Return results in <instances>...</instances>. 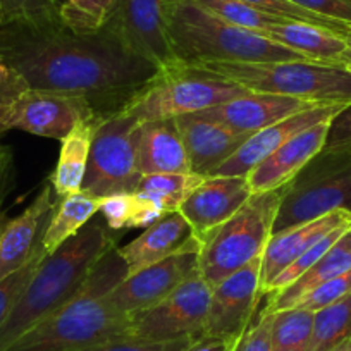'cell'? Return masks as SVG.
<instances>
[{
  "label": "cell",
  "instance_id": "1",
  "mask_svg": "<svg viewBox=\"0 0 351 351\" xmlns=\"http://www.w3.org/2000/svg\"><path fill=\"white\" fill-rule=\"evenodd\" d=\"M0 62L14 69L32 90L83 97L99 117L124 110L158 73L106 26L81 35L62 21L2 25Z\"/></svg>",
  "mask_w": 351,
  "mask_h": 351
},
{
  "label": "cell",
  "instance_id": "2",
  "mask_svg": "<svg viewBox=\"0 0 351 351\" xmlns=\"http://www.w3.org/2000/svg\"><path fill=\"white\" fill-rule=\"evenodd\" d=\"M128 276L117 245L95 263L80 293L45 320L23 334L5 351H83L126 337L130 317L106 302Z\"/></svg>",
  "mask_w": 351,
  "mask_h": 351
},
{
  "label": "cell",
  "instance_id": "3",
  "mask_svg": "<svg viewBox=\"0 0 351 351\" xmlns=\"http://www.w3.org/2000/svg\"><path fill=\"white\" fill-rule=\"evenodd\" d=\"M119 231L92 219L74 238L47 255L0 326V351L45 320L80 293L95 263L117 245Z\"/></svg>",
  "mask_w": 351,
  "mask_h": 351
},
{
  "label": "cell",
  "instance_id": "4",
  "mask_svg": "<svg viewBox=\"0 0 351 351\" xmlns=\"http://www.w3.org/2000/svg\"><path fill=\"white\" fill-rule=\"evenodd\" d=\"M169 38L180 62H285L308 60L262 33L231 25L195 4L176 0Z\"/></svg>",
  "mask_w": 351,
  "mask_h": 351
},
{
  "label": "cell",
  "instance_id": "5",
  "mask_svg": "<svg viewBox=\"0 0 351 351\" xmlns=\"http://www.w3.org/2000/svg\"><path fill=\"white\" fill-rule=\"evenodd\" d=\"M250 92L291 97L310 104L351 106V73L313 60L285 62H197Z\"/></svg>",
  "mask_w": 351,
  "mask_h": 351
},
{
  "label": "cell",
  "instance_id": "6",
  "mask_svg": "<svg viewBox=\"0 0 351 351\" xmlns=\"http://www.w3.org/2000/svg\"><path fill=\"white\" fill-rule=\"evenodd\" d=\"M285 186L253 193L231 219L200 241V274L214 288L263 255L272 236Z\"/></svg>",
  "mask_w": 351,
  "mask_h": 351
},
{
  "label": "cell",
  "instance_id": "7",
  "mask_svg": "<svg viewBox=\"0 0 351 351\" xmlns=\"http://www.w3.org/2000/svg\"><path fill=\"white\" fill-rule=\"evenodd\" d=\"M250 90L191 64L180 62L171 69L158 71L124 107V112L138 123L152 119H174L197 114L245 95Z\"/></svg>",
  "mask_w": 351,
  "mask_h": 351
},
{
  "label": "cell",
  "instance_id": "8",
  "mask_svg": "<svg viewBox=\"0 0 351 351\" xmlns=\"http://www.w3.org/2000/svg\"><path fill=\"white\" fill-rule=\"evenodd\" d=\"M334 210L351 212V148L322 150L286 184L272 234Z\"/></svg>",
  "mask_w": 351,
  "mask_h": 351
},
{
  "label": "cell",
  "instance_id": "9",
  "mask_svg": "<svg viewBox=\"0 0 351 351\" xmlns=\"http://www.w3.org/2000/svg\"><path fill=\"white\" fill-rule=\"evenodd\" d=\"M136 124L124 110L99 121L81 190L99 198L136 191L143 178L134 152Z\"/></svg>",
  "mask_w": 351,
  "mask_h": 351
},
{
  "label": "cell",
  "instance_id": "10",
  "mask_svg": "<svg viewBox=\"0 0 351 351\" xmlns=\"http://www.w3.org/2000/svg\"><path fill=\"white\" fill-rule=\"evenodd\" d=\"M210 296L212 286L202 274L193 276L160 303L131 315L126 339L169 343L186 337H202Z\"/></svg>",
  "mask_w": 351,
  "mask_h": 351
},
{
  "label": "cell",
  "instance_id": "11",
  "mask_svg": "<svg viewBox=\"0 0 351 351\" xmlns=\"http://www.w3.org/2000/svg\"><path fill=\"white\" fill-rule=\"evenodd\" d=\"M176 0H116L106 23L128 49L154 64L158 71L171 69L180 60L169 38V18Z\"/></svg>",
  "mask_w": 351,
  "mask_h": 351
},
{
  "label": "cell",
  "instance_id": "12",
  "mask_svg": "<svg viewBox=\"0 0 351 351\" xmlns=\"http://www.w3.org/2000/svg\"><path fill=\"white\" fill-rule=\"evenodd\" d=\"M198 253L200 241L195 238L174 255L126 276L123 282L106 295L107 305L128 317L152 308L172 295L188 279L200 274Z\"/></svg>",
  "mask_w": 351,
  "mask_h": 351
},
{
  "label": "cell",
  "instance_id": "13",
  "mask_svg": "<svg viewBox=\"0 0 351 351\" xmlns=\"http://www.w3.org/2000/svg\"><path fill=\"white\" fill-rule=\"evenodd\" d=\"M97 116L83 97L26 90L0 114V134L19 130L52 140H64L80 121Z\"/></svg>",
  "mask_w": 351,
  "mask_h": 351
},
{
  "label": "cell",
  "instance_id": "14",
  "mask_svg": "<svg viewBox=\"0 0 351 351\" xmlns=\"http://www.w3.org/2000/svg\"><path fill=\"white\" fill-rule=\"evenodd\" d=\"M262 291V256L212 288L202 337L234 343L258 312Z\"/></svg>",
  "mask_w": 351,
  "mask_h": 351
},
{
  "label": "cell",
  "instance_id": "15",
  "mask_svg": "<svg viewBox=\"0 0 351 351\" xmlns=\"http://www.w3.org/2000/svg\"><path fill=\"white\" fill-rule=\"evenodd\" d=\"M253 191L246 176L205 178L180 207L198 241L231 219L248 202Z\"/></svg>",
  "mask_w": 351,
  "mask_h": 351
},
{
  "label": "cell",
  "instance_id": "16",
  "mask_svg": "<svg viewBox=\"0 0 351 351\" xmlns=\"http://www.w3.org/2000/svg\"><path fill=\"white\" fill-rule=\"evenodd\" d=\"M344 107L346 106H341V104L310 107V109L286 117L272 126L256 131L255 134L246 138L238 152L231 158H228L212 176H246L256 164H260L263 158L269 157L279 147H282L295 134L302 133L306 128L322 123V121H332Z\"/></svg>",
  "mask_w": 351,
  "mask_h": 351
},
{
  "label": "cell",
  "instance_id": "17",
  "mask_svg": "<svg viewBox=\"0 0 351 351\" xmlns=\"http://www.w3.org/2000/svg\"><path fill=\"white\" fill-rule=\"evenodd\" d=\"M52 184H45L25 212L0 226V281L18 272L42 245L56 198Z\"/></svg>",
  "mask_w": 351,
  "mask_h": 351
},
{
  "label": "cell",
  "instance_id": "18",
  "mask_svg": "<svg viewBox=\"0 0 351 351\" xmlns=\"http://www.w3.org/2000/svg\"><path fill=\"white\" fill-rule=\"evenodd\" d=\"M329 126L330 121H322L306 128L256 164L246 174L253 193L279 190L295 180L298 172L324 150Z\"/></svg>",
  "mask_w": 351,
  "mask_h": 351
},
{
  "label": "cell",
  "instance_id": "19",
  "mask_svg": "<svg viewBox=\"0 0 351 351\" xmlns=\"http://www.w3.org/2000/svg\"><path fill=\"white\" fill-rule=\"evenodd\" d=\"M315 106H326V104H310L305 100L291 99V97L248 92L238 99H232L197 114L208 117L236 133L252 136L263 128L272 126L286 117L295 116Z\"/></svg>",
  "mask_w": 351,
  "mask_h": 351
},
{
  "label": "cell",
  "instance_id": "20",
  "mask_svg": "<svg viewBox=\"0 0 351 351\" xmlns=\"http://www.w3.org/2000/svg\"><path fill=\"white\" fill-rule=\"evenodd\" d=\"M174 119L183 138L190 171L204 178H210L248 138L200 114H184Z\"/></svg>",
  "mask_w": 351,
  "mask_h": 351
},
{
  "label": "cell",
  "instance_id": "21",
  "mask_svg": "<svg viewBox=\"0 0 351 351\" xmlns=\"http://www.w3.org/2000/svg\"><path fill=\"white\" fill-rule=\"evenodd\" d=\"M351 212L334 210L313 221L289 228L286 231L272 234L262 255V291L267 295V289L279 274L289 267L306 248L322 239L334 229L350 228Z\"/></svg>",
  "mask_w": 351,
  "mask_h": 351
},
{
  "label": "cell",
  "instance_id": "22",
  "mask_svg": "<svg viewBox=\"0 0 351 351\" xmlns=\"http://www.w3.org/2000/svg\"><path fill=\"white\" fill-rule=\"evenodd\" d=\"M134 152L141 176L191 172L176 119L141 121L134 130Z\"/></svg>",
  "mask_w": 351,
  "mask_h": 351
},
{
  "label": "cell",
  "instance_id": "23",
  "mask_svg": "<svg viewBox=\"0 0 351 351\" xmlns=\"http://www.w3.org/2000/svg\"><path fill=\"white\" fill-rule=\"evenodd\" d=\"M195 239L193 229L180 210L167 212L158 221L143 229L138 238L124 246H117L126 262L128 276L148 267L152 263L174 255Z\"/></svg>",
  "mask_w": 351,
  "mask_h": 351
},
{
  "label": "cell",
  "instance_id": "24",
  "mask_svg": "<svg viewBox=\"0 0 351 351\" xmlns=\"http://www.w3.org/2000/svg\"><path fill=\"white\" fill-rule=\"evenodd\" d=\"M262 35L267 36L272 42L281 43L282 47L295 50L300 56L313 62L343 67L346 42H344V36L336 32L308 25V23L286 19L263 29Z\"/></svg>",
  "mask_w": 351,
  "mask_h": 351
},
{
  "label": "cell",
  "instance_id": "25",
  "mask_svg": "<svg viewBox=\"0 0 351 351\" xmlns=\"http://www.w3.org/2000/svg\"><path fill=\"white\" fill-rule=\"evenodd\" d=\"M351 271V236L350 229L344 232L339 238V241L322 256L317 263H313L312 267L300 276L296 281L286 288L279 289L276 293H269L265 295V303L272 312L285 308H293L298 305L300 300L312 291L317 286L324 285L329 279L336 278V276L344 274V272Z\"/></svg>",
  "mask_w": 351,
  "mask_h": 351
},
{
  "label": "cell",
  "instance_id": "26",
  "mask_svg": "<svg viewBox=\"0 0 351 351\" xmlns=\"http://www.w3.org/2000/svg\"><path fill=\"white\" fill-rule=\"evenodd\" d=\"M102 117L90 116L80 121L64 140H60L59 160L50 176V184L57 198H62L73 191L81 190L86 174L88 158L92 150L95 128Z\"/></svg>",
  "mask_w": 351,
  "mask_h": 351
},
{
  "label": "cell",
  "instance_id": "27",
  "mask_svg": "<svg viewBox=\"0 0 351 351\" xmlns=\"http://www.w3.org/2000/svg\"><path fill=\"white\" fill-rule=\"evenodd\" d=\"M102 198L93 197L84 190L73 191L57 198L50 221L42 236V246L47 255L60 248L77 234L100 212Z\"/></svg>",
  "mask_w": 351,
  "mask_h": 351
},
{
  "label": "cell",
  "instance_id": "28",
  "mask_svg": "<svg viewBox=\"0 0 351 351\" xmlns=\"http://www.w3.org/2000/svg\"><path fill=\"white\" fill-rule=\"evenodd\" d=\"M204 176L193 172H158L141 178L136 191L140 197L147 198L157 205L164 214L180 210L183 202L190 197L191 191L204 181Z\"/></svg>",
  "mask_w": 351,
  "mask_h": 351
},
{
  "label": "cell",
  "instance_id": "29",
  "mask_svg": "<svg viewBox=\"0 0 351 351\" xmlns=\"http://www.w3.org/2000/svg\"><path fill=\"white\" fill-rule=\"evenodd\" d=\"M100 215L112 231L145 229L164 215V212L138 193H121L102 198Z\"/></svg>",
  "mask_w": 351,
  "mask_h": 351
},
{
  "label": "cell",
  "instance_id": "30",
  "mask_svg": "<svg viewBox=\"0 0 351 351\" xmlns=\"http://www.w3.org/2000/svg\"><path fill=\"white\" fill-rule=\"evenodd\" d=\"M348 339H351V293L313 313L308 351H330Z\"/></svg>",
  "mask_w": 351,
  "mask_h": 351
},
{
  "label": "cell",
  "instance_id": "31",
  "mask_svg": "<svg viewBox=\"0 0 351 351\" xmlns=\"http://www.w3.org/2000/svg\"><path fill=\"white\" fill-rule=\"evenodd\" d=\"M313 312L300 306L274 312L271 351H308L312 341Z\"/></svg>",
  "mask_w": 351,
  "mask_h": 351
},
{
  "label": "cell",
  "instance_id": "32",
  "mask_svg": "<svg viewBox=\"0 0 351 351\" xmlns=\"http://www.w3.org/2000/svg\"><path fill=\"white\" fill-rule=\"evenodd\" d=\"M114 5L116 0H62L59 16L71 32L90 35L106 26Z\"/></svg>",
  "mask_w": 351,
  "mask_h": 351
},
{
  "label": "cell",
  "instance_id": "33",
  "mask_svg": "<svg viewBox=\"0 0 351 351\" xmlns=\"http://www.w3.org/2000/svg\"><path fill=\"white\" fill-rule=\"evenodd\" d=\"M193 2L231 25L241 26V28L252 29L256 33H262L263 29H267L276 23L286 21V19L256 11L241 0H193Z\"/></svg>",
  "mask_w": 351,
  "mask_h": 351
},
{
  "label": "cell",
  "instance_id": "34",
  "mask_svg": "<svg viewBox=\"0 0 351 351\" xmlns=\"http://www.w3.org/2000/svg\"><path fill=\"white\" fill-rule=\"evenodd\" d=\"M241 2H245L250 8L256 9V11L265 12V14L276 16V18L281 19H289V21L308 23V25L330 29V32H336L343 36L351 29V26L341 25V23L330 21V19L322 18L319 14H313V12L296 5L291 0H241Z\"/></svg>",
  "mask_w": 351,
  "mask_h": 351
},
{
  "label": "cell",
  "instance_id": "35",
  "mask_svg": "<svg viewBox=\"0 0 351 351\" xmlns=\"http://www.w3.org/2000/svg\"><path fill=\"white\" fill-rule=\"evenodd\" d=\"M350 228H351V226H350ZM350 228L334 229L332 232H329V234L324 236L322 239H319L317 243H313L310 248H306L305 252H303L302 255H300L298 258H296L295 262L289 265V267H286L285 271H282L281 274L276 278V281L272 282L271 286H269L267 295H269V293H276V291H279V289L286 288V286L291 285L293 281H296L300 276L305 274V272L308 271L310 267H312L313 263L319 262V260L322 258V256L326 255V253L329 252V250L332 248V246L336 245L337 241H339L341 236H343L344 232H348V229H350Z\"/></svg>",
  "mask_w": 351,
  "mask_h": 351
},
{
  "label": "cell",
  "instance_id": "36",
  "mask_svg": "<svg viewBox=\"0 0 351 351\" xmlns=\"http://www.w3.org/2000/svg\"><path fill=\"white\" fill-rule=\"evenodd\" d=\"M5 23H53L60 21L59 0H0Z\"/></svg>",
  "mask_w": 351,
  "mask_h": 351
},
{
  "label": "cell",
  "instance_id": "37",
  "mask_svg": "<svg viewBox=\"0 0 351 351\" xmlns=\"http://www.w3.org/2000/svg\"><path fill=\"white\" fill-rule=\"evenodd\" d=\"M45 256V250L40 245L38 248H36L35 255L32 256V260L26 263L25 267H21L18 272H14L12 276L5 278L4 281H0V326L4 324L5 317L11 312L12 305L16 303L18 296L21 295L23 289L26 288V285H28L29 279L33 278V274H35L36 269L40 267V263L43 262Z\"/></svg>",
  "mask_w": 351,
  "mask_h": 351
},
{
  "label": "cell",
  "instance_id": "38",
  "mask_svg": "<svg viewBox=\"0 0 351 351\" xmlns=\"http://www.w3.org/2000/svg\"><path fill=\"white\" fill-rule=\"evenodd\" d=\"M272 317H274V312L269 308L267 303H263L250 326L231 344L229 351H271Z\"/></svg>",
  "mask_w": 351,
  "mask_h": 351
},
{
  "label": "cell",
  "instance_id": "39",
  "mask_svg": "<svg viewBox=\"0 0 351 351\" xmlns=\"http://www.w3.org/2000/svg\"><path fill=\"white\" fill-rule=\"evenodd\" d=\"M351 293V271L344 272V274L336 276V278L329 279L324 285L317 286L312 291L306 293L302 300L298 302L300 308L310 310V312H319V310L326 308V306L332 305V303L339 302L341 298L348 296Z\"/></svg>",
  "mask_w": 351,
  "mask_h": 351
},
{
  "label": "cell",
  "instance_id": "40",
  "mask_svg": "<svg viewBox=\"0 0 351 351\" xmlns=\"http://www.w3.org/2000/svg\"><path fill=\"white\" fill-rule=\"evenodd\" d=\"M198 337H186V339L169 341V343H141L133 339H116L99 346L88 348L83 351H186Z\"/></svg>",
  "mask_w": 351,
  "mask_h": 351
},
{
  "label": "cell",
  "instance_id": "41",
  "mask_svg": "<svg viewBox=\"0 0 351 351\" xmlns=\"http://www.w3.org/2000/svg\"><path fill=\"white\" fill-rule=\"evenodd\" d=\"M291 2L313 14L351 26V0H291Z\"/></svg>",
  "mask_w": 351,
  "mask_h": 351
},
{
  "label": "cell",
  "instance_id": "42",
  "mask_svg": "<svg viewBox=\"0 0 351 351\" xmlns=\"http://www.w3.org/2000/svg\"><path fill=\"white\" fill-rule=\"evenodd\" d=\"M346 148H351V106L344 107L330 121L324 150H346Z\"/></svg>",
  "mask_w": 351,
  "mask_h": 351
},
{
  "label": "cell",
  "instance_id": "43",
  "mask_svg": "<svg viewBox=\"0 0 351 351\" xmlns=\"http://www.w3.org/2000/svg\"><path fill=\"white\" fill-rule=\"evenodd\" d=\"M26 90H29L28 83L14 69L0 62V114Z\"/></svg>",
  "mask_w": 351,
  "mask_h": 351
},
{
  "label": "cell",
  "instance_id": "44",
  "mask_svg": "<svg viewBox=\"0 0 351 351\" xmlns=\"http://www.w3.org/2000/svg\"><path fill=\"white\" fill-rule=\"evenodd\" d=\"M231 344L215 337H198L186 351H229Z\"/></svg>",
  "mask_w": 351,
  "mask_h": 351
},
{
  "label": "cell",
  "instance_id": "45",
  "mask_svg": "<svg viewBox=\"0 0 351 351\" xmlns=\"http://www.w3.org/2000/svg\"><path fill=\"white\" fill-rule=\"evenodd\" d=\"M9 164H11V154H9L8 148L0 145V184L4 181L5 174H8Z\"/></svg>",
  "mask_w": 351,
  "mask_h": 351
},
{
  "label": "cell",
  "instance_id": "46",
  "mask_svg": "<svg viewBox=\"0 0 351 351\" xmlns=\"http://www.w3.org/2000/svg\"><path fill=\"white\" fill-rule=\"evenodd\" d=\"M344 42H346V52L343 57V67L351 66V29L344 35Z\"/></svg>",
  "mask_w": 351,
  "mask_h": 351
},
{
  "label": "cell",
  "instance_id": "47",
  "mask_svg": "<svg viewBox=\"0 0 351 351\" xmlns=\"http://www.w3.org/2000/svg\"><path fill=\"white\" fill-rule=\"evenodd\" d=\"M330 351H351V339L344 341V343H341L339 346H336L334 350H330Z\"/></svg>",
  "mask_w": 351,
  "mask_h": 351
},
{
  "label": "cell",
  "instance_id": "48",
  "mask_svg": "<svg viewBox=\"0 0 351 351\" xmlns=\"http://www.w3.org/2000/svg\"><path fill=\"white\" fill-rule=\"evenodd\" d=\"M4 25V12H2V8H0V26Z\"/></svg>",
  "mask_w": 351,
  "mask_h": 351
},
{
  "label": "cell",
  "instance_id": "49",
  "mask_svg": "<svg viewBox=\"0 0 351 351\" xmlns=\"http://www.w3.org/2000/svg\"><path fill=\"white\" fill-rule=\"evenodd\" d=\"M0 207H2V200H0ZM2 222H4V219H2V212H0V226H2Z\"/></svg>",
  "mask_w": 351,
  "mask_h": 351
},
{
  "label": "cell",
  "instance_id": "50",
  "mask_svg": "<svg viewBox=\"0 0 351 351\" xmlns=\"http://www.w3.org/2000/svg\"><path fill=\"white\" fill-rule=\"evenodd\" d=\"M344 69H348V71H350V73H351V66H348V67H344Z\"/></svg>",
  "mask_w": 351,
  "mask_h": 351
},
{
  "label": "cell",
  "instance_id": "51",
  "mask_svg": "<svg viewBox=\"0 0 351 351\" xmlns=\"http://www.w3.org/2000/svg\"><path fill=\"white\" fill-rule=\"evenodd\" d=\"M350 236H351V228H350Z\"/></svg>",
  "mask_w": 351,
  "mask_h": 351
},
{
  "label": "cell",
  "instance_id": "52",
  "mask_svg": "<svg viewBox=\"0 0 351 351\" xmlns=\"http://www.w3.org/2000/svg\"><path fill=\"white\" fill-rule=\"evenodd\" d=\"M59 2H62V0H59Z\"/></svg>",
  "mask_w": 351,
  "mask_h": 351
}]
</instances>
